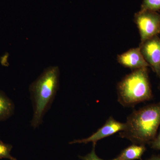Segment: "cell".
Here are the masks:
<instances>
[{"instance_id": "obj_6", "label": "cell", "mask_w": 160, "mask_h": 160, "mask_svg": "<svg viewBox=\"0 0 160 160\" xmlns=\"http://www.w3.org/2000/svg\"><path fill=\"white\" fill-rule=\"evenodd\" d=\"M125 123L120 122L114 119L113 118L110 117L102 127L89 137L82 139L73 140L72 142H70L69 144H87L89 142L96 144L99 140L112 135L119 132H120L123 131L125 129Z\"/></svg>"}, {"instance_id": "obj_3", "label": "cell", "mask_w": 160, "mask_h": 160, "mask_svg": "<svg viewBox=\"0 0 160 160\" xmlns=\"http://www.w3.org/2000/svg\"><path fill=\"white\" fill-rule=\"evenodd\" d=\"M118 102L124 107H132L153 97L148 67L133 70L117 86Z\"/></svg>"}, {"instance_id": "obj_10", "label": "cell", "mask_w": 160, "mask_h": 160, "mask_svg": "<svg viewBox=\"0 0 160 160\" xmlns=\"http://www.w3.org/2000/svg\"><path fill=\"white\" fill-rule=\"evenodd\" d=\"M141 10L159 11L160 10V0H142Z\"/></svg>"}, {"instance_id": "obj_1", "label": "cell", "mask_w": 160, "mask_h": 160, "mask_svg": "<svg viewBox=\"0 0 160 160\" xmlns=\"http://www.w3.org/2000/svg\"><path fill=\"white\" fill-rule=\"evenodd\" d=\"M125 124V129L119 132L120 137L135 144L150 143L156 136L160 126V102L134 110Z\"/></svg>"}, {"instance_id": "obj_8", "label": "cell", "mask_w": 160, "mask_h": 160, "mask_svg": "<svg viewBox=\"0 0 160 160\" xmlns=\"http://www.w3.org/2000/svg\"><path fill=\"white\" fill-rule=\"evenodd\" d=\"M146 149L145 145L133 144L124 149L117 157L112 160L141 159Z\"/></svg>"}, {"instance_id": "obj_4", "label": "cell", "mask_w": 160, "mask_h": 160, "mask_svg": "<svg viewBox=\"0 0 160 160\" xmlns=\"http://www.w3.org/2000/svg\"><path fill=\"white\" fill-rule=\"evenodd\" d=\"M141 42L160 33V14L157 12L140 10L134 15Z\"/></svg>"}, {"instance_id": "obj_9", "label": "cell", "mask_w": 160, "mask_h": 160, "mask_svg": "<svg viewBox=\"0 0 160 160\" xmlns=\"http://www.w3.org/2000/svg\"><path fill=\"white\" fill-rule=\"evenodd\" d=\"M15 106L12 101L0 90V122L9 118L14 113Z\"/></svg>"}, {"instance_id": "obj_2", "label": "cell", "mask_w": 160, "mask_h": 160, "mask_svg": "<svg viewBox=\"0 0 160 160\" xmlns=\"http://www.w3.org/2000/svg\"><path fill=\"white\" fill-rule=\"evenodd\" d=\"M59 78L58 67L50 66L29 86L33 110L31 125L34 129L42 124L44 116L54 101L59 87Z\"/></svg>"}, {"instance_id": "obj_13", "label": "cell", "mask_w": 160, "mask_h": 160, "mask_svg": "<svg viewBox=\"0 0 160 160\" xmlns=\"http://www.w3.org/2000/svg\"><path fill=\"white\" fill-rule=\"evenodd\" d=\"M150 144L152 148L160 150V132L154 139L150 142Z\"/></svg>"}, {"instance_id": "obj_11", "label": "cell", "mask_w": 160, "mask_h": 160, "mask_svg": "<svg viewBox=\"0 0 160 160\" xmlns=\"http://www.w3.org/2000/svg\"><path fill=\"white\" fill-rule=\"evenodd\" d=\"M12 146L0 141V158L8 159L10 160H17L11 155Z\"/></svg>"}, {"instance_id": "obj_5", "label": "cell", "mask_w": 160, "mask_h": 160, "mask_svg": "<svg viewBox=\"0 0 160 160\" xmlns=\"http://www.w3.org/2000/svg\"><path fill=\"white\" fill-rule=\"evenodd\" d=\"M140 50L143 57L152 70L160 77V38L155 36L140 43Z\"/></svg>"}, {"instance_id": "obj_14", "label": "cell", "mask_w": 160, "mask_h": 160, "mask_svg": "<svg viewBox=\"0 0 160 160\" xmlns=\"http://www.w3.org/2000/svg\"><path fill=\"white\" fill-rule=\"evenodd\" d=\"M146 160H160V156H153Z\"/></svg>"}, {"instance_id": "obj_12", "label": "cell", "mask_w": 160, "mask_h": 160, "mask_svg": "<svg viewBox=\"0 0 160 160\" xmlns=\"http://www.w3.org/2000/svg\"><path fill=\"white\" fill-rule=\"evenodd\" d=\"M96 144H93V148L91 152L85 156L80 157L82 160H105L100 158L98 156L95 152V146Z\"/></svg>"}, {"instance_id": "obj_7", "label": "cell", "mask_w": 160, "mask_h": 160, "mask_svg": "<svg viewBox=\"0 0 160 160\" xmlns=\"http://www.w3.org/2000/svg\"><path fill=\"white\" fill-rule=\"evenodd\" d=\"M118 62L132 70L149 67L143 57L139 47L129 49L117 57Z\"/></svg>"}, {"instance_id": "obj_15", "label": "cell", "mask_w": 160, "mask_h": 160, "mask_svg": "<svg viewBox=\"0 0 160 160\" xmlns=\"http://www.w3.org/2000/svg\"><path fill=\"white\" fill-rule=\"evenodd\" d=\"M160 79V77L159 78ZM159 89H160V82L159 84Z\"/></svg>"}]
</instances>
